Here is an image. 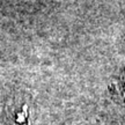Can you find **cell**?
I'll return each mask as SVG.
<instances>
[{
	"instance_id": "1",
	"label": "cell",
	"mask_w": 125,
	"mask_h": 125,
	"mask_svg": "<svg viewBox=\"0 0 125 125\" xmlns=\"http://www.w3.org/2000/svg\"><path fill=\"white\" fill-rule=\"evenodd\" d=\"M31 110L26 98L14 100L6 114L5 125H31Z\"/></svg>"
}]
</instances>
